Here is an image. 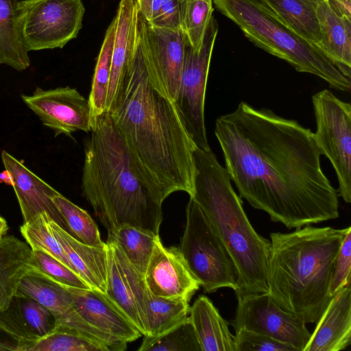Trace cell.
Instances as JSON below:
<instances>
[{
	"mask_svg": "<svg viewBox=\"0 0 351 351\" xmlns=\"http://www.w3.org/2000/svg\"><path fill=\"white\" fill-rule=\"evenodd\" d=\"M215 134L239 197L273 221L296 229L339 217L338 192L309 128L241 101L217 119Z\"/></svg>",
	"mask_w": 351,
	"mask_h": 351,
	"instance_id": "1",
	"label": "cell"
},
{
	"mask_svg": "<svg viewBox=\"0 0 351 351\" xmlns=\"http://www.w3.org/2000/svg\"><path fill=\"white\" fill-rule=\"evenodd\" d=\"M137 178L162 204L171 194L194 193L197 148L174 101L151 84L138 36L132 69L108 111Z\"/></svg>",
	"mask_w": 351,
	"mask_h": 351,
	"instance_id": "2",
	"label": "cell"
},
{
	"mask_svg": "<svg viewBox=\"0 0 351 351\" xmlns=\"http://www.w3.org/2000/svg\"><path fill=\"white\" fill-rule=\"evenodd\" d=\"M84 141L82 189L95 215L112 232L131 226L158 234L162 204L136 176L110 114L93 119Z\"/></svg>",
	"mask_w": 351,
	"mask_h": 351,
	"instance_id": "3",
	"label": "cell"
},
{
	"mask_svg": "<svg viewBox=\"0 0 351 351\" xmlns=\"http://www.w3.org/2000/svg\"><path fill=\"white\" fill-rule=\"evenodd\" d=\"M346 228L305 226L270 234L268 293L306 324L317 323L331 297L329 286Z\"/></svg>",
	"mask_w": 351,
	"mask_h": 351,
	"instance_id": "4",
	"label": "cell"
},
{
	"mask_svg": "<svg viewBox=\"0 0 351 351\" xmlns=\"http://www.w3.org/2000/svg\"><path fill=\"white\" fill-rule=\"evenodd\" d=\"M192 198L202 208L227 249L237 272L236 297L268 293L271 242L258 234L245 214L226 167L211 149L196 148Z\"/></svg>",
	"mask_w": 351,
	"mask_h": 351,
	"instance_id": "5",
	"label": "cell"
},
{
	"mask_svg": "<svg viewBox=\"0 0 351 351\" xmlns=\"http://www.w3.org/2000/svg\"><path fill=\"white\" fill-rule=\"evenodd\" d=\"M258 47L282 59L298 72L316 75L332 88L349 92L350 79L319 47L287 26L263 0H213Z\"/></svg>",
	"mask_w": 351,
	"mask_h": 351,
	"instance_id": "6",
	"label": "cell"
},
{
	"mask_svg": "<svg viewBox=\"0 0 351 351\" xmlns=\"http://www.w3.org/2000/svg\"><path fill=\"white\" fill-rule=\"evenodd\" d=\"M178 248L205 293L223 287L236 290L237 272L232 259L206 215L192 198L186 207V224Z\"/></svg>",
	"mask_w": 351,
	"mask_h": 351,
	"instance_id": "7",
	"label": "cell"
},
{
	"mask_svg": "<svg viewBox=\"0 0 351 351\" xmlns=\"http://www.w3.org/2000/svg\"><path fill=\"white\" fill-rule=\"evenodd\" d=\"M316 122L315 141L330 161L337 175L338 192L351 202V106L324 89L312 96Z\"/></svg>",
	"mask_w": 351,
	"mask_h": 351,
	"instance_id": "8",
	"label": "cell"
},
{
	"mask_svg": "<svg viewBox=\"0 0 351 351\" xmlns=\"http://www.w3.org/2000/svg\"><path fill=\"white\" fill-rule=\"evenodd\" d=\"M22 36L28 51L62 48L82 28V0L19 1Z\"/></svg>",
	"mask_w": 351,
	"mask_h": 351,
	"instance_id": "9",
	"label": "cell"
},
{
	"mask_svg": "<svg viewBox=\"0 0 351 351\" xmlns=\"http://www.w3.org/2000/svg\"><path fill=\"white\" fill-rule=\"evenodd\" d=\"M218 33L213 16L201 48L195 51L186 38L180 83L174 103L197 148L210 149L204 121V103L211 56Z\"/></svg>",
	"mask_w": 351,
	"mask_h": 351,
	"instance_id": "10",
	"label": "cell"
},
{
	"mask_svg": "<svg viewBox=\"0 0 351 351\" xmlns=\"http://www.w3.org/2000/svg\"><path fill=\"white\" fill-rule=\"evenodd\" d=\"M138 36L152 86L162 95L174 101L182 71L185 35L182 29L154 26L138 12Z\"/></svg>",
	"mask_w": 351,
	"mask_h": 351,
	"instance_id": "11",
	"label": "cell"
},
{
	"mask_svg": "<svg viewBox=\"0 0 351 351\" xmlns=\"http://www.w3.org/2000/svg\"><path fill=\"white\" fill-rule=\"evenodd\" d=\"M232 326L268 336L304 351L310 337L306 323L278 306L268 293L238 297Z\"/></svg>",
	"mask_w": 351,
	"mask_h": 351,
	"instance_id": "12",
	"label": "cell"
},
{
	"mask_svg": "<svg viewBox=\"0 0 351 351\" xmlns=\"http://www.w3.org/2000/svg\"><path fill=\"white\" fill-rule=\"evenodd\" d=\"M16 293L32 297L49 309L56 318V329L86 337L104 344L109 351L127 348L125 341L87 323L75 311L72 296L66 287L43 275L29 270L21 280Z\"/></svg>",
	"mask_w": 351,
	"mask_h": 351,
	"instance_id": "13",
	"label": "cell"
},
{
	"mask_svg": "<svg viewBox=\"0 0 351 351\" xmlns=\"http://www.w3.org/2000/svg\"><path fill=\"white\" fill-rule=\"evenodd\" d=\"M26 106L55 136L77 131L90 132L93 117L88 100L70 86L44 90L36 87L32 95H21Z\"/></svg>",
	"mask_w": 351,
	"mask_h": 351,
	"instance_id": "14",
	"label": "cell"
},
{
	"mask_svg": "<svg viewBox=\"0 0 351 351\" xmlns=\"http://www.w3.org/2000/svg\"><path fill=\"white\" fill-rule=\"evenodd\" d=\"M108 239L113 243L117 258L133 293L146 331L145 336L160 335L188 317L189 301L152 294L146 286L143 276L132 265L119 245L113 239Z\"/></svg>",
	"mask_w": 351,
	"mask_h": 351,
	"instance_id": "15",
	"label": "cell"
},
{
	"mask_svg": "<svg viewBox=\"0 0 351 351\" xmlns=\"http://www.w3.org/2000/svg\"><path fill=\"white\" fill-rule=\"evenodd\" d=\"M143 277L150 292L165 298L190 302L200 287L178 248L165 247L159 237Z\"/></svg>",
	"mask_w": 351,
	"mask_h": 351,
	"instance_id": "16",
	"label": "cell"
},
{
	"mask_svg": "<svg viewBox=\"0 0 351 351\" xmlns=\"http://www.w3.org/2000/svg\"><path fill=\"white\" fill-rule=\"evenodd\" d=\"M1 160L5 169L12 178V186L20 206L23 223L46 213L52 221L69 234L68 226L53 200V197L59 192L8 152H1Z\"/></svg>",
	"mask_w": 351,
	"mask_h": 351,
	"instance_id": "17",
	"label": "cell"
},
{
	"mask_svg": "<svg viewBox=\"0 0 351 351\" xmlns=\"http://www.w3.org/2000/svg\"><path fill=\"white\" fill-rule=\"evenodd\" d=\"M52 313L34 298L16 293L0 311V329L16 341V351H27L34 343L57 328Z\"/></svg>",
	"mask_w": 351,
	"mask_h": 351,
	"instance_id": "18",
	"label": "cell"
},
{
	"mask_svg": "<svg viewBox=\"0 0 351 351\" xmlns=\"http://www.w3.org/2000/svg\"><path fill=\"white\" fill-rule=\"evenodd\" d=\"M114 19L116 29L106 112L112 106L133 67L138 39V11L136 1L121 0Z\"/></svg>",
	"mask_w": 351,
	"mask_h": 351,
	"instance_id": "19",
	"label": "cell"
},
{
	"mask_svg": "<svg viewBox=\"0 0 351 351\" xmlns=\"http://www.w3.org/2000/svg\"><path fill=\"white\" fill-rule=\"evenodd\" d=\"M66 288L72 296L77 313L94 328L126 343L142 335L105 293L93 289Z\"/></svg>",
	"mask_w": 351,
	"mask_h": 351,
	"instance_id": "20",
	"label": "cell"
},
{
	"mask_svg": "<svg viewBox=\"0 0 351 351\" xmlns=\"http://www.w3.org/2000/svg\"><path fill=\"white\" fill-rule=\"evenodd\" d=\"M304 351H339L351 342V285L339 290L317 322Z\"/></svg>",
	"mask_w": 351,
	"mask_h": 351,
	"instance_id": "21",
	"label": "cell"
},
{
	"mask_svg": "<svg viewBox=\"0 0 351 351\" xmlns=\"http://www.w3.org/2000/svg\"><path fill=\"white\" fill-rule=\"evenodd\" d=\"M49 229L63 248L77 274L93 289L105 293L107 276V251L84 244L48 218Z\"/></svg>",
	"mask_w": 351,
	"mask_h": 351,
	"instance_id": "22",
	"label": "cell"
},
{
	"mask_svg": "<svg viewBox=\"0 0 351 351\" xmlns=\"http://www.w3.org/2000/svg\"><path fill=\"white\" fill-rule=\"evenodd\" d=\"M317 12L324 52L350 79L351 20L335 12L326 0L320 1Z\"/></svg>",
	"mask_w": 351,
	"mask_h": 351,
	"instance_id": "23",
	"label": "cell"
},
{
	"mask_svg": "<svg viewBox=\"0 0 351 351\" xmlns=\"http://www.w3.org/2000/svg\"><path fill=\"white\" fill-rule=\"evenodd\" d=\"M189 314L202 351H235L234 335L228 322L208 297H198Z\"/></svg>",
	"mask_w": 351,
	"mask_h": 351,
	"instance_id": "24",
	"label": "cell"
},
{
	"mask_svg": "<svg viewBox=\"0 0 351 351\" xmlns=\"http://www.w3.org/2000/svg\"><path fill=\"white\" fill-rule=\"evenodd\" d=\"M31 254L29 245L12 235L0 239V311L8 306L29 271Z\"/></svg>",
	"mask_w": 351,
	"mask_h": 351,
	"instance_id": "25",
	"label": "cell"
},
{
	"mask_svg": "<svg viewBox=\"0 0 351 351\" xmlns=\"http://www.w3.org/2000/svg\"><path fill=\"white\" fill-rule=\"evenodd\" d=\"M18 0H0V64L17 71L30 65L22 36Z\"/></svg>",
	"mask_w": 351,
	"mask_h": 351,
	"instance_id": "26",
	"label": "cell"
},
{
	"mask_svg": "<svg viewBox=\"0 0 351 351\" xmlns=\"http://www.w3.org/2000/svg\"><path fill=\"white\" fill-rule=\"evenodd\" d=\"M321 1L263 0L292 31L323 51L317 12Z\"/></svg>",
	"mask_w": 351,
	"mask_h": 351,
	"instance_id": "27",
	"label": "cell"
},
{
	"mask_svg": "<svg viewBox=\"0 0 351 351\" xmlns=\"http://www.w3.org/2000/svg\"><path fill=\"white\" fill-rule=\"evenodd\" d=\"M107 276L106 295L129 318L142 335L145 327L123 269L117 258L112 241L107 239Z\"/></svg>",
	"mask_w": 351,
	"mask_h": 351,
	"instance_id": "28",
	"label": "cell"
},
{
	"mask_svg": "<svg viewBox=\"0 0 351 351\" xmlns=\"http://www.w3.org/2000/svg\"><path fill=\"white\" fill-rule=\"evenodd\" d=\"M159 234L131 226L108 233L120 247L132 265L144 276Z\"/></svg>",
	"mask_w": 351,
	"mask_h": 351,
	"instance_id": "29",
	"label": "cell"
},
{
	"mask_svg": "<svg viewBox=\"0 0 351 351\" xmlns=\"http://www.w3.org/2000/svg\"><path fill=\"white\" fill-rule=\"evenodd\" d=\"M115 29L116 20L114 18L106 32L97 57L90 92L88 99L91 109L93 120L96 117L106 112Z\"/></svg>",
	"mask_w": 351,
	"mask_h": 351,
	"instance_id": "30",
	"label": "cell"
},
{
	"mask_svg": "<svg viewBox=\"0 0 351 351\" xmlns=\"http://www.w3.org/2000/svg\"><path fill=\"white\" fill-rule=\"evenodd\" d=\"M53 200L62 214L69 234L77 241L88 245L104 247L99 229L90 215L84 209L69 200L60 193Z\"/></svg>",
	"mask_w": 351,
	"mask_h": 351,
	"instance_id": "31",
	"label": "cell"
},
{
	"mask_svg": "<svg viewBox=\"0 0 351 351\" xmlns=\"http://www.w3.org/2000/svg\"><path fill=\"white\" fill-rule=\"evenodd\" d=\"M138 351H202L189 317L162 334L144 336Z\"/></svg>",
	"mask_w": 351,
	"mask_h": 351,
	"instance_id": "32",
	"label": "cell"
},
{
	"mask_svg": "<svg viewBox=\"0 0 351 351\" xmlns=\"http://www.w3.org/2000/svg\"><path fill=\"white\" fill-rule=\"evenodd\" d=\"M49 217L47 213H42L23 223L20 227V232L32 250L48 254L77 274L61 245L51 232L48 225Z\"/></svg>",
	"mask_w": 351,
	"mask_h": 351,
	"instance_id": "33",
	"label": "cell"
},
{
	"mask_svg": "<svg viewBox=\"0 0 351 351\" xmlns=\"http://www.w3.org/2000/svg\"><path fill=\"white\" fill-rule=\"evenodd\" d=\"M181 4V29L189 45L195 51L202 45L204 37L213 16V0H183Z\"/></svg>",
	"mask_w": 351,
	"mask_h": 351,
	"instance_id": "34",
	"label": "cell"
},
{
	"mask_svg": "<svg viewBox=\"0 0 351 351\" xmlns=\"http://www.w3.org/2000/svg\"><path fill=\"white\" fill-rule=\"evenodd\" d=\"M27 351H109L104 344L86 337L56 329L32 344Z\"/></svg>",
	"mask_w": 351,
	"mask_h": 351,
	"instance_id": "35",
	"label": "cell"
},
{
	"mask_svg": "<svg viewBox=\"0 0 351 351\" xmlns=\"http://www.w3.org/2000/svg\"><path fill=\"white\" fill-rule=\"evenodd\" d=\"M29 268L63 286L90 289L74 271L43 252L32 250Z\"/></svg>",
	"mask_w": 351,
	"mask_h": 351,
	"instance_id": "36",
	"label": "cell"
},
{
	"mask_svg": "<svg viewBox=\"0 0 351 351\" xmlns=\"http://www.w3.org/2000/svg\"><path fill=\"white\" fill-rule=\"evenodd\" d=\"M351 227L346 232L335 257L329 286V295L332 298L342 288L351 285Z\"/></svg>",
	"mask_w": 351,
	"mask_h": 351,
	"instance_id": "37",
	"label": "cell"
},
{
	"mask_svg": "<svg viewBox=\"0 0 351 351\" xmlns=\"http://www.w3.org/2000/svg\"><path fill=\"white\" fill-rule=\"evenodd\" d=\"M235 351H298L291 345L245 329L235 332Z\"/></svg>",
	"mask_w": 351,
	"mask_h": 351,
	"instance_id": "38",
	"label": "cell"
},
{
	"mask_svg": "<svg viewBox=\"0 0 351 351\" xmlns=\"http://www.w3.org/2000/svg\"><path fill=\"white\" fill-rule=\"evenodd\" d=\"M149 24L167 29H181V4L180 0H162L158 16Z\"/></svg>",
	"mask_w": 351,
	"mask_h": 351,
	"instance_id": "39",
	"label": "cell"
},
{
	"mask_svg": "<svg viewBox=\"0 0 351 351\" xmlns=\"http://www.w3.org/2000/svg\"><path fill=\"white\" fill-rule=\"evenodd\" d=\"M138 12L147 23L158 16L162 0H135Z\"/></svg>",
	"mask_w": 351,
	"mask_h": 351,
	"instance_id": "40",
	"label": "cell"
},
{
	"mask_svg": "<svg viewBox=\"0 0 351 351\" xmlns=\"http://www.w3.org/2000/svg\"><path fill=\"white\" fill-rule=\"evenodd\" d=\"M338 15L351 20V0H326Z\"/></svg>",
	"mask_w": 351,
	"mask_h": 351,
	"instance_id": "41",
	"label": "cell"
},
{
	"mask_svg": "<svg viewBox=\"0 0 351 351\" xmlns=\"http://www.w3.org/2000/svg\"><path fill=\"white\" fill-rule=\"evenodd\" d=\"M12 178L6 169L0 172V182H4L7 184L12 185Z\"/></svg>",
	"mask_w": 351,
	"mask_h": 351,
	"instance_id": "42",
	"label": "cell"
},
{
	"mask_svg": "<svg viewBox=\"0 0 351 351\" xmlns=\"http://www.w3.org/2000/svg\"><path fill=\"white\" fill-rule=\"evenodd\" d=\"M12 350L16 351V344L0 341V351Z\"/></svg>",
	"mask_w": 351,
	"mask_h": 351,
	"instance_id": "43",
	"label": "cell"
},
{
	"mask_svg": "<svg viewBox=\"0 0 351 351\" xmlns=\"http://www.w3.org/2000/svg\"><path fill=\"white\" fill-rule=\"evenodd\" d=\"M8 230L6 221L0 215V239L2 238Z\"/></svg>",
	"mask_w": 351,
	"mask_h": 351,
	"instance_id": "44",
	"label": "cell"
},
{
	"mask_svg": "<svg viewBox=\"0 0 351 351\" xmlns=\"http://www.w3.org/2000/svg\"><path fill=\"white\" fill-rule=\"evenodd\" d=\"M183 1V0H180V2H181V1Z\"/></svg>",
	"mask_w": 351,
	"mask_h": 351,
	"instance_id": "45",
	"label": "cell"
}]
</instances>
